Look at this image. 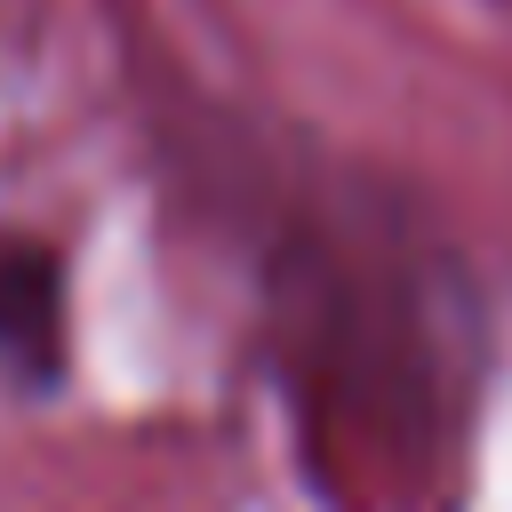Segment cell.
Instances as JSON below:
<instances>
[{
  "label": "cell",
  "mask_w": 512,
  "mask_h": 512,
  "mask_svg": "<svg viewBox=\"0 0 512 512\" xmlns=\"http://www.w3.org/2000/svg\"><path fill=\"white\" fill-rule=\"evenodd\" d=\"M256 360L328 512H432L488 392V288L384 168L296 152L240 200Z\"/></svg>",
  "instance_id": "obj_1"
},
{
  "label": "cell",
  "mask_w": 512,
  "mask_h": 512,
  "mask_svg": "<svg viewBox=\"0 0 512 512\" xmlns=\"http://www.w3.org/2000/svg\"><path fill=\"white\" fill-rule=\"evenodd\" d=\"M72 376V256L48 232L0 224V384L48 400Z\"/></svg>",
  "instance_id": "obj_2"
}]
</instances>
